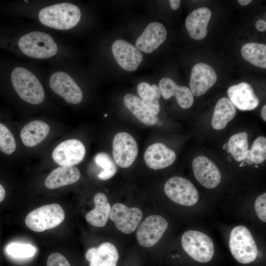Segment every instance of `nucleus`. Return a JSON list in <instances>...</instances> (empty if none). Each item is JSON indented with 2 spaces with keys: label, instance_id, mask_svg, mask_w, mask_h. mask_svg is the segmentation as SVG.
<instances>
[{
  "label": "nucleus",
  "instance_id": "79ce46f5",
  "mask_svg": "<svg viewBox=\"0 0 266 266\" xmlns=\"http://www.w3.org/2000/svg\"><path fill=\"white\" fill-rule=\"evenodd\" d=\"M223 148L224 149H226L227 151L228 152V153L230 152V148H229L228 143L225 144L223 146Z\"/></svg>",
  "mask_w": 266,
  "mask_h": 266
},
{
  "label": "nucleus",
  "instance_id": "f704fd0d",
  "mask_svg": "<svg viewBox=\"0 0 266 266\" xmlns=\"http://www.w3.org/2000/svg\"><path fill=\"white\" fill-rule=\"evenodd\" d=\"M47 266H71L68 260L58 252L51 253L47 261Z\"/></svg>",
  "mask_w": 266,
  "mask_h": 266
},
{
  "label": "nucleus",
  "instance_id": "37998d69",
  "mask_svg": "<svg viewBox=\"0 0 266 266\" xmlns=\"http://www.w3.org/2000/svg\"><path fill=\"white\" fill-rule=\"evenodd\" d=\"M104 116L105 117H106L107 116V114H104Z\"/></svg>",
  "mask_w": 266,
  "mask_h": 266
},
{
  "label": "nucleus",
  "instance_id": "4468645a",
  "mask_svg": "<svg viewBox=\"0 0 266 266\" xmlns=\"http://www.w3.org/2000/svg\"><path fill=\"white\" fill-rule=\"evenodd\" d=\"M194 174L204 187L213 189L221 182V174L215 164L206 157L197 156L193 161Z\"/></svg>",
  "mask_w": 266,
  "mask_h": 266
},
{
  "label": "nucleus",
  "instance_id": "4c0bfd02",
  "mask_svg": "<svg viewBox=\"0 0 266 266\" xmlns=\"http://www.w3.org/2000/svg\"><path fill=\"white\" fill-rule=\"evenodd\" d=\"M243 161V162H246L249 165H251L253 163L251 157L250 150H248L245 157Z\"/></svg>",
  "mask_w": 266,
  "mask_h": 266
},
{
  "label": "nucleus",
  "instance_id": "1a4fd4ad",
  "mask_svg": "<svg viewBox=\"0 0 266 266\" xmlns=\"http://www.w3.org/2000/svg\"><path fill=\"white\" fill-rule=\"evenodd\" d=\"M168 225L167 221L161 216L153 215L146 217L136 233L139 245L146 248L155 245L166 232Z\"/></svg>",
  "mask_w": 266,
  "mask_h": 266
},
{
  "label": "nucleus",
  "instance_id": "f8f14e48",
  "mask_svg": "<svg viewBox=\"0 0 266 266\" xmlns=\"http://www.w3.org/2000/svg\"><path fill=\"white\" fill-rule=\"evenodd\" d=\"M85 153V147L81 141L70 139L58 145L52 157L54 161L61 166H74L83 160Z\"/></svg>",
  "mask_w": 266,
  "mask_h": 266
},
{
  "label": "nucleus",
  "instance_id": "aec40b11",
  "mask_svg": "<svg viewBox=\"0 0 266 266\" xmlns=\"http://www.w3.org/2000/svg\"><path fill=\"white\" fill-rule=\"evenodd\" d=\"M161 95L165 100L174 96L178 104L183 109L190 108L194 102L193 95L190 89L184 86H179L171 79L163 78L159 83Z\"/></svg>",
  "mask_w": 266,
  "mask_h": 266
},
{
  "label": "nucleus",
  "instance_id": "412c9836",
  "mask_svg": "<svg viewBox=\"0 0 266 266\" xmlns=\"http://www.w3.org/2000/svg\"><path fill=\"white\" fill-rule=\"evenodd\" d=\"M211 16L210 10L205 7L194 10L187 17L185 27L192 38L200 40L207 33V26Z\"/></svg>",
  "mask_w": 266,
  "mask_h": 266
},
{
  "label": "nucleus",
  "instance_id": "c9c22d12",
  "mask_svg": "<svg viewBox=\"0 0 266 266\" xmlns=\"http://www.w3.org/2000/svg\"><path fill=\"white\" fill-rule=\"evenodd\" d=\"M256 29L260 32H264L266 30V22L264 20H259L256 23Z\"/></svg>",
  "mask_w": 266,
  "mask_h": 266
},
{
  "label": "nucleus",
  "instance_id": "6ab92c4d",
  "mask_svg": "<svg viewBox=\"0 0 266 266\" xmlns=\"http://www.w3.org/2000/svg\"><path fill=\"white\" fill-rule=\"evenodd\" d=\"M89 266H118L119 254L116 246L105 242L98 247L89 248L85 253Z\"/></svg>",
  "mask_w": 266,
  "mask_h": 266
},
{
  "label": "nucleus",
  "instance_id": "39448f33",
  "mask_svg": "<svg viewBox=\"0 0 266 266\" xmlns=\"http://www.w3.org/2000/svg\"><path fill=\"white\" fill-rule=\"evenodd\" d=\"M181 243L185 252L196 263L206 264L212 261L214 245L207 234L198 231H187L182 236Z\"/></svg>",
  "mask_w": 266,
  "mask_h": 266
},
{
  "label": "nucleus",
  "instance_id": "f257e3e1",
  "mask_svg": "<svg viewBox=\"0 0 266 266\" xmlns=\"http://www.w3.org/2000/svg\"><path fill=\"white\" fill-rule=\"evenodd\" d=\"M81 11L75 4L61 2L45 7L38 13V19L43 25L59 30L74 27L79 22Z\"/></svg>",
  "mask_w": 266,
  "mask_h": 266
},
{
  "label": "nucleus",
  "instance_id": "c756f323",
  "mask_svg": "<svg viewBox=\"0 0 266 266\" xmlns=\"http://www.w3.org/2000/svg\"><path fill=\"white\" fill-rule=\"evenodd\" d=\"M96 164L102 168L98 175L101 180H106L112 177L117 172L116 165L111 158L106 153L100 152L94 158Z\"/></svg>",
  "mask_w": 266,
  "mask_h": 266
},
{
  "label": "nucleus",
  "instance_id": "0eeeda50",
  "mask_svg": "<svg viewBox=\"0 0 266 266\" xmlns=\"http://www.w3.org/2000/svg\"><path fill=\"white\" fill-rule=\"evenodd\" d=\"M164 191L170 200L183 206H192L199 199L198 191L194 185L180 176L170 178L165 184Z\"/></svg>",
  "mask_w": 266,
  "mask_h": 266
},
{
  "label": "nucleus",
  "instance_id": "c85d7f7f",
  "mask_svg": "<svg viewBox=\"0 0 266 266\" xmlns=\"http://www.w3.org/2000/svg\"><path fill=\"white\" fill-rule=\"evenodd\" d=\"M228 143L235 160L243 161L248 150V134L246 132L235 134L230 137Z\"/></svg>",
  "mask_w": 266,
  "mask_h": 266
},
{
  "label": "nucleus",
  "instance_id": "ddd939ff",
  "mask_svg": "<svg viewBox=\"0 0 266 266\" xmlns=\"http://www.w3.org/2000/svg\"><path fill=\"white\" fill-rule=\"evenodd\" d=\"M112 51L120 67L128 71L136 70L142 61L141 51L135 45L123 39H117L113 43Z\"/></svg>",
  "mask_w": 266,
  "mask_h": 266
},
{
  "label": "nucleus",
  "instance_id": "72a5a7b5",
  "mask_svg": "<svg viewBox=\"0 0 266 266\" xmlns=\"http://www.w3.org/2000/svg\"><path fill=\"white\" fill-rule=\"evenodd\" d=\"M266 193L259 196L255 202V209L256 214L260 220L266 222Z\"/></svg>",
  "mask_w": 266,
  "mask_h": 266
},
{
  "label": "nucleus",
  "instance_id": "f03ea898",
  "mask_svg": "<svg viewBox=\"0 0 266 266\" xmlns=\"http://www.w3.org/2000/svg\"><path fill=\"white\" fill-rule=\"evenodd\" d=\"M9 77L14 90L23 100L34 105L44 101L45 93L42 84L30 70L16 66L13 68Z\"/></svg>",
  "mask_w": 266,
  "mask_h": 266
},
{
  "label": "nucleus",
  "instance_id": "a878e982",
  "mask_svg": "<svg viewBox=\"0 0 266 266\" xmlns=\"http://www.w3.org/2000/svg\"><path fill=\"white\" fill-rule=\"evenodd\" d=\"M236 107L231 100L226 97L220 99L217 102L211 121L215 130L224 129L228 122L235 116Z\"/></svg>",
  "mask_w": 266,
  "mask_h": 266
},
{
  "label": "nucleus",
  "instance_id": "bb28decb",
  "mask_svg": "<svg viewBox=\"0 0 266 266\" xmlns=\"http://www.w3.org/2000/svg\"><path fill=\"white\" fill-rule=\"evenodd\" d=\"M137 91L141 100L147 105L152 112L157 115L160 111L159 102L161 93L159 86L156 84L150 85L142 82L137 87Z\"/></svg>",
  "mask_w": 266,
  "mask_h": 266
},
{
  "label": "nucleus",
  "instance_id": "473e14b6",
  "mask_svg": "<svg viewBox=\"0 0 266 266\" xmlns=\"http://www.w3.org/2000/svg\"><path fill=\"white\" fill-rule=\"evenodd\" d=\"M253 163L259 164L266 158V138L259 136L253 142L250 150Z\"/></svg>",
  "mask_w": 266,
  "mask_h": 266
},
{
  "label": "nucleus",
  "instance_id": "5701e85b",
  "mask_svg": "<svg viewBox=\"0 0 266 266\" xmlns=\"http://www.w3.org/2000/svg\"><path fill=\"white\" fill-rule=\"evenodd\" d=\"M50 131L49 125L43 121L35 120L26 125L22 129L20 136L27 147H33L44 140Z\"/></svg>",
  "mask_w": 266,
  "mask_h": 266
},
{
  "label": "nucleus",
  "instance_id": "7c9ffc66",
  "mask_svg": "<svg viewBox=\"0 0 266 266\" xmlns=\"http://www.w3.org/2000/svg\"><path fill=\"white\" fill-rule=\"evenodd\" d=\"M6 251L13 258L26 259L33 257L36 253V249L30 244L13 242L6 246Z\"/></svg>",
  "mask_w": 266,
  "mask_h": 266
},
{
  "label": "nucleus",
  "instance_id": "393cba45",
  "mask_svg": "<svg viewBox=\"0 0 266 266\" xmlns=\"http://www.w3.org/2000/svg\"><path fill=\"white\" fill-rule=\"evenodd\" d=\"M123 101L127 108L143 124L152 126L158 122L156 115L139 98L132 94H128L124 96Z\"/></svg>",
  "mask_w": 266,
  "mask_h": 266
},
{
  "label": "nucleus",
  "instance_id": "4be33fe9",
  "mask_svg": "<svg viewBox=\"0 0 266 266\" xmlns=\"http://www.w3.org/2000/svg\"><path fill=\"white\" fill-rule=\"evenodd\" d=\"M81 173L74 166H61L53 170L46 177L45 185L49 189H54L75 183Z\"/></svg>",
  "mask_w": 266,
  "mask_h": 266
},
{
  "label": "nucleus",
  "instance_id": "58836bf2",
  "mask_svg": "<svg viewBox=\"0 0 266 266\" xmlns=\"http://www.w3.org/2000/svg\"><path fill=\"white\" fill-rule=\"evenodd\" d=\"M5 196V191L3 187L0 184V202L4 199Z\"/></svg>",
  "mask_w": 266,
  "mask_h": 266
},
{
  "label": "nucleus",
  "instance_id": "cd10ccee",
  "mask_svg": "<svg viewBox=\"0 0 266 266\" xmlns=\"http://www.w3.org/2000/svg\"><path fill=\"white\" fill-rule=\"evenodd\" d=\"M241 54L242 57L251 64L263 68H266V45L251 42L242 47Z\"/></svg>",
  "mask_w": 266,
  "mask_h": 266
},
{
  "label": "nucleus",
  "instance_id": "ea45409f",
  "mask_svg": "<svg viewBox=\"0 0 266 266\" xmlns=\"http://www.w3.org/2000/svg\"><path fill=\"white\" fill-rule=\"evenodd\" d=\"M261 116L263 119L266 121V105H264L261 110Z\"/></svg>",
  "mask_w": 266,
  "mask_h": 266
},
{
  "label": "nucleus",
  "instance_id": "e433bc0d",
  "mask_svg": "<svg viewBox=\"0 0 266 266\" xmlns=\"http://www.w3.org/2000/svg\"><path fill=\"white\" fill-rule=\"evenodd\" d=\"M169 2L171 8L173 10H176L179 8L181 1L180 0H170Z\"/></svg>",
  "mask_w": 266,
  "mask_h": 266
},
{
  "label": "nucleus",
  "instance_id": "20e7f679",
  "mask_svg": "<svg viewBox=\"0 0 266 266\" xmlns=\"http://www.w3.org/2000/svg\"><path fill=\"white\" fill-rule=\"evenodd\" d=\"M19 50L29 57L44 59L55 56L58 46L49 34L33 31L23 35L18 41Z\"/></svg>",
  "mask_w": 266,
  "mask_h": 266
},
{
  "label": "nucleus",
  "instance_id": "2f4dec72",
  "mask_svg": "<svg viewBox=\"0 0 266 266\" xmlns=\"http://www.w3.org/2000/svg\"><path fill=\"white\" fill-rule=\"evenodd\" d=\"M16 148V142L12 133L4 125L0 123V150L10 155Z\"/></svg>",
  "mask_w": 266,
  "mask_h": 266
},
{
  "label": "nucleus",
  "instance_id": "a19ab883",
  "mask_svg": "<svg viewBox=\"0 0 266 266\" xmlns=\"http://www.w3.org/2000/svg\"><path fill=\"white\" fill-rule=\"evenodd\" d=\"M238 3L243 6L247 5L249 4L252 0H237Z\"/></svg>",
  "mask_w": 266,
  "mask_h": 266
},
{
  "label": "nucleus",
  "instance_id": "a211bd4d",
  "mask_svg": "<svg viewBox=\"0 0 266 266\" xmlns=\"http://www.w3.org/2000/svg\"><path fill=\"white\" fill-rule=\"evenodd\" d=\"M176 155L174 151L162 143H155L150 145L144 154L147 166L154 170L166 168L175 161Z\"/></svg>",
  "mask_w": 266,
  "mask_h": 266
},
{
  "label": "nucleus",
  "instance_id": "423d86ee",
  "mask_svg": "<svg viewBox=\"0 0 266 266\" xmlns=\"http://www.w3.org/2000/svg\"><path fill=\"white\" fill-rule=\"evenodd\" d=\"M65 213L61 206L52 203L40 206L26 216L25 224L30 230L42 232L59 225L64 221Z\"/></svg>",
  "mask_w": 266,
  "mask_h": 266
},
{
  "label": "nucleus",
  "instance_id": "dca6fc26",
  "mask_svg": "<svg viewBox=\"0 0 266 266\" xmlns=\"http://www.w3.org/2000/svg\"><path fill=\"white\" fill-rule=\"evenodd\" d=\"M167 32L162 23H150L137 38L135 46L140 51L151 53L157 49L166 40Z\"/></svg>",
  "mask_w": 266,
  "mask_h": 266
},
{
  "label": "nucleus",
  "instance_id": "7ed1b4c3",
  "mask_svg": "<svg viewBox=\"0 0 266 266\" xmlns=\"http://www.w3.org/2000/svg\"><path fill=\"white\" fill-rule=\"evenodd\" d=\"M231 253L239 264L247 265L254 263L262 253L258 251L255 241L249 230L237 226L232 230L229 240Z\"/></svg>",
  "mask_w": 266,
  "mask_h": 266
},
{
  "label": "nucleus",
  "instance_id": "9d476101",
  "mask_svg": "<svg viewBox=\"0 0 266 266\" xmlns=\"http://www.w3.org/2000/svg\"><path fill=\"white\" fill-rule=\"evenodd\" d=\"M49 86L54 92L68 103L77 104L82 100L81 89L66 72L57 71L53 73L49 79Z\"/></svg>",
  "mask_w": 266,
  "mask_h": 266
},
{
  "label": "nucleus",
  "instance_id": "6e6552de",
  "mask_svg": "<svg viewBox=\"0 0 266 266\" xmlns=\"http://www.w3.org/2000/svg\"><path fill=\"white\" fill-rule=\"evenodd\" d=\"M138 154V146L134 138L126 132L117 133L112 142V155L115 164L122 168L130 166Z\"/></svg>",
  "mask_w": 266,
  "mask_h": 266
},
{
  "label": "nucleus",
  "instance_id": "2eb2a0df",
  "mask_svg": "<svg viewBox=\"0 0 266 266\" xmlns=\"http://www.w3.org/2000/svg\"><path fill=\"white\" fill-rule=\"evenodd\" d=\"M217 79L216 72L210 66L203 63L196 64L192 69L189 84L193 95H203L215 84Z\"/></svg>",
  "mask_w": 266,
  "mask_h": 266
},
{
  "label": "nucleus",
  "instance_id": "f3484780",
  "mask_svg": "<svg viewBox=\"0 0 266 266\" xmlns=\"http://www.w3.org/2000/svg\"><path fill=\"white\" fill-rule=\"evenodd\" d=\"M229 99L240 110H252L259 104V100L253 88L248 83L242 82L228 89Z\"/></svg>",
  "mask_w": 266,
  "mask_h": 266
},
{
  "label": "nucleus",
  "instance_id": "b1692460",
  "mask_svg": "<svg viewBox=\"0 0 266 266\" xmlns=\"http://www.w3.org/2000/svg\"><path fill=\"white\" fill-rule=\"evenodd\" d=\"M94 201L95 207L86 215V220L93 226L103 227L109 218L110 205L106 195L101 192L96 194Z\"/></svg>",
  "mask_w": 266,
  "mask_h": 266
},
{
  "label": "nucleus",
  "instance_id": "9b49d317",
  "mask_svg": "<svg viewBox=\"0 0 266 266\" xmlns=\"http://www.w3.org/2000/svg\"><path fill=\"white\" fill-rule=\"evenodd\" d=\"M142 217L141 210L137 207H129L121 203H116L111 207L109 218L117 229L129 234L138 227Z\"/></svg>",
  "mask_w": 266,
  "mask_h": 266
}]
</instances>
